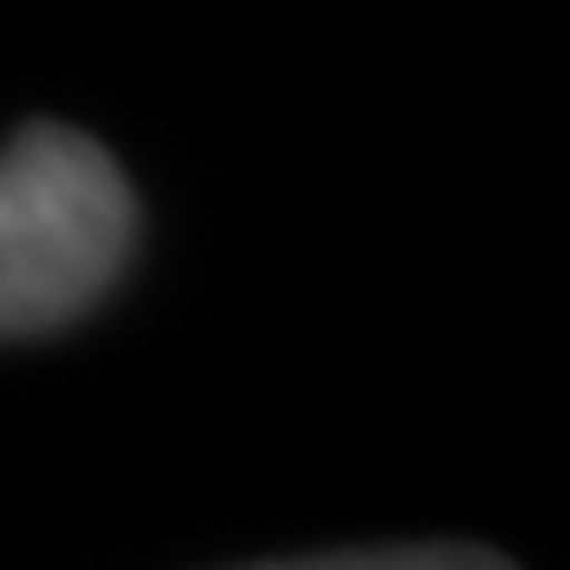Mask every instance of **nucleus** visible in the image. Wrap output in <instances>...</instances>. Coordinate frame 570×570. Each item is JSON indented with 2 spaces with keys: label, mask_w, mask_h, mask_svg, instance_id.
I'll list each match as a JSON object with an SVG mask.
<instances>
[{
  "label": "nucleus",
  "mask_w": 570,
  "mask_h": 570,
  "mask_svg": "<svg viewBox=\"0 0 570 570\" xmlns=\"http://www.w3.org/2000/svg\"><path fill=\"white\" fill-rule=\"evenodd\" d=\"M127 253L134 186L105 141L38 119L0 148V341L82 318Z\"/></svg>",
  "instance_id": "1"
},
{
  "label": "nucleus",
  "mask_w": 570,
  "mask_h": 570,
  "mask_svg": "<svg viewBox=\"0 0 570 570\" xmlns=\"http://www.w3.org/2000/svg\"><path fill=\"white\" fill-rule=\"evenodd\" d=\"M253 570H511L497 549H460V541H430V549H341V556H304V563H253Z\"/></svg>",
  "instance_id": "2"
}]
</instances>
